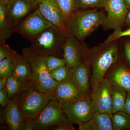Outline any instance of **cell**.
<instances>
[{
  "label": "cell",
  "mask_w": 130,
  "mask_h": 130,
  "mask_svg": "<svg viewBox=\"0 0 130 130\" xmlns=\"http://www.w3.org/2000/svg\"><path fill=\"white\" fill-rule=\"evenodd\" d=\"M87 54L83 42L68 35L63 46V58L67 66L72 68L81 64L88 59Z\"/></svg>",
  "instance_id": "obj_12"
},
{
  "label": "cell",
  "mask_w": 130,
  "mask_h": 130,
  "mask_svg": "<svg viewBox=\"0 0 130 130\" xmlns=\"http://www.w3.org/2000/svg\"><path fill=\"white\" fill-rule=\"evenodd\" d=\"M11 1L12 0H0V3L6 4Z\"/></svg>",
  "instance_id": "obj_40"
},
{
  "label": "cell",
  "mask_w": 130,
  "mask_h": 130,
  "mask_svg": "<svg viewBox=\"0 0 130 130\" xmlns=\"http://www.w3.org/2000/svg\"><path fill=\"white\" fill-rule=\"evenodd\" d=\"M53 95L61 105L74 101L86 95L71 77L58 83Z\"/></svg>",
  "instance_id": "obj_13"
},
{
  "label": "cell",
  "mask_w": 130,
  "mask_h": 130,
  "mask_svg": "<svg viewBox=\"0 0 130 130\" xmlns=\"http://www.w3.org/2000/svg\"><path fill=\"white\" fill-rule=\"evenodd\" d=\"M6 107V121L9 128L12 130H23L26 118L19 108L17 96Z\"/></svg>",
  "instance_id": "obj_15"
},
{
  "label": "cell",
  "mask_w": 130,
  "mask_h": 130,
  "mask_svg": "<svg viewBox=\"0 0 130 130\" xmlns=\"http://www.w3.org/2000/svg\"><path fill=\"white\" fill-rule=\"evenodd\" d=\"M19 54H14L0 61V77H7L11 76L14 68V62Z\"/></svg>",
  "instance_id": "obj_25"
},
{
  "label": "cell",
  "mask_w": 130,
  "mask_h": 130,
  "mask_svg": "<svg viewBox=\"0 0 130 130\" xmlns=\"http://www.w3.org/2000/svg\"><path fill=\"white\" fill-rule=\"evenodd\" d=\"M8 78L0 77V90L5 89Z\"/></svg>",
  "instance_id": "obj_37"
},
{
  "label": "cell",
  "mask_w": 130,
  "mask_h": 130,
  "mask_svg": "<svg viewBox=\"0 0 130 130\" xmlns=\"http://www.w3.org/2000/svg\"><path fill=\"white\" fill-rule=\"evenodd\" d=\"M23 130H35L32 119H26L24 125Z\"/></svg>",
  "instance_id": "obj_34"
},
{
  "label": "cell",
  "mask_w": 130,
  "mask_h": 130,
  "mask_svg": "<svg viewBox=\"0 0 130 130\" xmlns=\"http://www.w3.org/2000/svg\"><path fill=\"white\" fill-rule=\"evenodd\" d=\"M106 17L104 12L96 8L74 11L66 25L68 35L83 42L102 25Z\"/></svg>",
  "instance_id": "obj_1"
},
{
  "label": "cell",
  "mask_w": 130,
  "mask_h": 130,
  "mask_svg": "<svg viewBox=\"0 0 130 130\" xmlns=\"http://www.w3.org/2000/svg\"><path fill=\"white\" fill-rule=\"evenodd\" d=\"M126 57L127 60L130 62V42L126 43L124 46Z\"/></svg>",
  "instance_id": "obj_36"
},
{
  "label": "cell",
  "mask_w": 130,
  "mask_h": 130,
  "mask_svg": "<svg viewBox=\"0 0 130 130\" xmlns=\"http://www.w3.org/2000/svg\"><path fill=\"white\" fill-rule=\"evenodd\" d=\"M125 23L128 25L130 26V11L127 13Z\"/></svg>",
  "instance_id": "obj_38"
},
{
  "label": "cell",
  "mask_w": 130,
  "mask_h": 130,
  "mask_svg": "<svg viewBox=\"0 0 130 130\" xmlns=\"http://www.w3.org/2000/svg\"><path fill=\"white\" fill-rule=\"evenodd\" d=\"M68 36L67 32L53 25L30 41V47L40 56L54 55L63 58V46Z\"/></svg>",
  "instance_id": "obj_3"
},
{
  "label": "cell",
  "mask_w": 130,
  "mask_h": 130,
  "mask_svg": "<svg viewBox=\"0 0 130 130\" xmlns=\"http://www.w3.org/2000/svg\"><path fill=\"white\" fill-rule=\"evenodd\" d=\"M78 130H98L96 126L91 120L79 125Z\"/></svg>",
  "instance_id": "obj_32"
},
{
  "label": "cell",
  "mask_w": 130,
  "mask_h": 130,
  "mask_svg": "<svg viewBox=\"0 0 130 130\" xmlns=\"http://www.w3.org/2000/svg\"><path fill=\"white\" fill-rule=\"evenodd\" d=\"M22 55L30 65L33 88L40 92L53 94L58 82L54 79L47 68L44 57L35 53L31 47H26L21 50Z\"/></svg>",
  "instance_id": "obj_2"
},
{
  "label": "cell",
  "mask_w": 130,
  "mask_h": 130,
  "mask_svg": "<svg viewBox=\"0 0 130 130\" xmlns=\"http://www.w3.org/2000/svg\"><path fill=\"white\" fill-rule=\"evenodd\" d=\"M29 83L21 82L12 76L8 77L5 89L9 99L13 100L17 96Z\"/></svg>",
  "instance_id": "obj_22"
},
{
  "label": "cell",
  "mask_w": 130,
  "mask_h": 130,
  "mask_svg": "<svg viewBox=\"0 0 130 130\" xmlns=\"http://www.w3.org/2000/svg\"><path fill=\"white\" fill-rule=\"evenodd\" d=\"M42 15L38 8L16 26L14 32L31 41L45 29L53 25Z\"/></svg>",
  "instance_id": "obj_8"
},
{
  "label": "cell",
  "mask_w": 130,
  "mask_h": 130,
  "mask_svg": "<svg viewBox=\"0 0 130 130\" xmlns=\"http://www.w3.org/2000/svg\"><path fill=\"white\" fill-rule=\"evenodd\" d=\"M38 8L48 21L67 32L64 21L54 0H39Z\"/></svg>",
  "instance_id": "obj_14"
},
{
  "label": "cell",
  "mask_w": 130,
  "mask_h": 130,
  "mask_svg": "<svg viewBox=\"0 0 130 130\" xmlns=\"http://www.w3.org/2000/svg\"><path fill=\"white\" fill-rule=\"evenodd\" d=\"M11 101L8 97L5 89L0 90V104L2 106H7Z\"/></svg>",
  "instance_id": "obj_31"
},
{
  "label": "cell",
  "mask_w": 130,
  "mask_h": 130,
  "mask_svg": "<svg viewBox=\"0 0 130 130\" xmlns=\"http://www.w3.org/2000/svg\"><path fill=\"white\" fill-rule=\"evenodd\" d=\"M73 124L69 121L66 122L53 127L50 130H75V128Z\"/></svg>",
  "instance_id": "obj_33"
},
{
  "label": "cell",
  "mask_w": 130,
  "mask_h": 130,
  "mask_svg": "<svg viewBox=\"0 0 130 130\" xmlns=\"http://www.w3.org/2000/svg\"><path fill=\"white\" fill-rule=\"evenodd\" d=\"M44 57L46 66L49 72L57 68L66 65L64 58L54 55H49Z\"/></svg>",
  "instance_id": "obj_28"
},
{
  "label": "cell",
  "mask_w": 130,
  "mask_h": 130,
  "mask_svg": "<svg viewBox=\"0 0 130 130\" xmlns=\"http://www.w3.org/2000/svg\"><path fill=\"white\" fill-rule=\"evenodd\" d=\"M123 111L130 115V93L129 92H127V96L123 108Z\"/></svg>",
  "instance_id": "obj_35"
},
{
  "label": "cell",
  "mask_w": 130,
  "mask_h": 130,
  "mask_svg": "<svg viewBox=\"0 0 130 130\" xmlns=\"http://www.w3.org/2000/svg\"><path fill=\"white\" fill-rule=\"evenodd\" d=\"M50 74L54 79L59 83L71 77L72 68L64 65L53 70Z\"/></svg>",
  "instance_id": "obj_27"
},
{
  "label": "cell",
  "mask_w": 130,
  "mask_h": 130,
  "mask_svg": "<svg viewBox=\"0 0 130 130\" xmlns=\"http://www.w3.org/2000/svg\"><path fill=\"white\" fill-rule=\"evenodd\" d=\"M104 44L91 54L88 59L92 66L90 84L92 89L102 81L109 68L117 62L119 58L118 49L114 44Z\"/></svg>",
  "instance_id": "obj_4"
},
{
  "label": "cell",
  "mask_w": 130,
  "mask_h": 130,
  "mask_svg": "<svg viewBox=\"0 0 130 130\" xmlns=\"http://www.w3.org/2000/svg\"><path fill=\"white\" fill-rule=\"evenodd\" d=\"M104 8L107 15L101 25L103 28L122 30L128 9L123 0H106Z\"/></svg>",
  "instance_id": "obj_9"
},
{
  "label": "cell",
  "mask_w": 130,
  "mask_h": 130,
  "mask_svg": "<svg viewBox=\"0 0 130 130\" xmlns=\"http://www.w3.org/2000/svg\"><path fill=\"white\" fill-rule=\"evenodd\" d=\"M61 105L68 120L73 124L79 125L90 120L95 112L90 95Z\"/></svg>",
  "instance_id": "obj_7"
},
{
  "label": "cell",
  "mask_w": 130,
  "mask_h": 130,
  "mask_svg": "<svg viewBox=\"0 0 130 130\" xmlns=\"http://www.w3.org/2000/svg\"><path fill=\"white\" fill-rule=\"evenodd\" d=\"M127 94L124 89L112 84V114L123 111Z\"/></svg>",
  "instance_id": "obj_19"
},
{
  "label": "cell",
  "mask_w": 130,
  "mask_h": 130,
  "mask_svg": "<svg viewBox=\"0 0 130 130\" xmlns=\"http://www.w3.org/2000/svg\"><path fill=\"white\" fill-rule=\"evenodd\" d=\"M106 0H74V10L105 7Z\"/></svg>",
  "instance_id": "obj_26"
},
{
  "label": "cell",
  "mask_w": 130,
  "mask_h": 130,
  "mask_svg": "<svg viewBox=\"0 0 130 130\" xmlns=\"http://www.w3.org/2000/svg\"><path fill=\"white\" fill-rule=\"evenodd\" d=\"M39 0H12L5 4L8 22L14 29L22 20L38 8Z\"/></svg>",
  "instance_id": "obj_11"
},
{
  "label": "cell",
  "mask_w": 130,
  "mask_h": 130,
  "mask_svg": "<svg viewBox=\"0 0 130 130\" xmlns=\"http://www.w3.org/2000/svg\"><path fill=\"white\" fill-rule=\"evenodd\" d=\"M90 95L95 112L112 114V84L107 76L92 89Z\"/></svg>",
  "instance_id": "obj_10"
},
{
  "label": "cell",
  "mask_w": 130,
  "mask_h": 130,
  "mask_svg": "<svg viewBox=\"0 0 130 130\" xmlns=\"http://www.w3.org/2000/svg\"><path fill=\"white\" fill-rule=\"evenodd\" d=\"M14 32L7 19L6 5L0 3V42H6Z\"/></svg>",
  "instance_id": "obj_20"
},
{
  "label": "cell",
  "mask_w": 130,
  "mask_h": 130,
  "mask_svg": "<svg viewBox=\"0 0 130 130\" xmlns=\"http://www.w3.org/2000/svg\"><path fill=\"white\" fill-rule=\"evenodd\" d=\"M111 115L106 112H95L91 120L98 130H113Z\"/></svg>",
  "instance_id": "obj_21"
},
{
  "label": "cell",
  "mask_w": 130,
  "mask_h": 130,
  "mask_svg": "<svg viewBox=\"0 0 130 130\" xmlns=\"http://www.w3.org/2000/svg\"><path fill=\"white\" fill-rule=\"evenodd\" d=\"M90 65L88 59L81 64L72 68V77L86 95L91 93L89 79Z\"/></svg>",
  "instance_id": "obj_16"
},
{
  "label": "cell",
  "mask_w": 130,
  "mask_h": 130,
  "mask_svg": "<svg viewBox=\"0 0 130 130\" xmlns=\"http://www.w3.org/2000/svg\"><path fill=\"white\" fill-rule=\"evenodd\" d=\"M112 84L130 93V70L123 65L115 67L107 74Z\"/></svg>",
  "instance_id": "obj_17"
},
{
  "label": "cell",
  "mask_w": 130,
  "mask_h": 130,
  "mask_svg": "<svg viewBox=\"0 0 130 130\" xmlns=\"http://www.w3.org/2000/svg\"><path fill=\"white\" fill-rule=\"evenodd\" d=\"M33 120L35 130H50L69 121L63 111L62 105L55 98L50 100Z\"/></svg>",
  "instance_id": "obj_6"
},
{
  "label": "cell",
  "mask_w": 130,
  "mask_h": 130,
  "mask_svg": "<svg viewBox=\"0 0 130 130\" xmlns=\"http://www.w3.org/2000/svg\"><path fill=\"white\" fill-rule=\"evenodd\" d=\"M19 108L27 118L35 119L50 101L53 95L40 92L33 88L30 83L17 96Z\"/></svg>",
  "instance_id": "obj_5"
},
{
  "label": "cell",
  "mask_w": 130,
  "mask_h": 130,
  "mask_svg": "<svg viewBox=\"0 0 130 130\" xmlns=\"http://www.w3.org/2000/svg\"><path fill=\"white\" fill-rule=\"evenodd\" d=\"M11 76L23 83H30L32 80L30 65L22 54L16 58Z\"/></svg>",
  "instance_id": "obj_18"
},
{
  "label": "cell",
  "mask_w": 130,
  "mask_h": 130,
  "mask_svg": "<svg viewBox=\"0 0 130 130\" xmlns=\"http://www.w3.org/2000/svg\"><path fill=\"white\" fill-rule=\"evenodd\" d=\"M126 36H130V28L124 31L115 30L105 41L104 44H110L115 40Z\"/></svg>",
  "instance_id": "obj_29"
},
{
  "label": "cell",
  "mask_w": 130,
  "mask_h": 130,
  "mask_svg": "<svg viewBox=\"0 0 130 130\" xmlns=\"http://www.w3.org/2000/svg\"><path fill=\"white\" fill-rule=\"evenodd\" d=\"M128 9H130V0H123Z\"/></svg>",
  "instance_id": "obj_39"
},
{
  "label": "cell",
  "mask_w": 130,
  "mask_h": 130,
  "mask_svg": "<svg viewBox=\"0 0 130 130\" xmlns=\"http://www.w3.org/2000/svg\"><path fill=\"white\" fill-rule=\"evenodd\" d=\"M16 51L12 49L5 42H0V61L14 54Z\"/></svg>",
  "instance_id": "obj_30"
},
{
  "label": "cell",
  "mask_w": 130,
  "mask_h": 130,
  "mask_svg": "<svg viewBox=\"0 0 130 130\" xmlns=\"http://www.w3.org/2000/svg\"><path fill=\"white\" fill-rule=\"evenodd\" d=\"M62 15L66 25L74 10V0H54Z\"/></svg>",
  "instance_id": "obj_23"
},
{
  "label": "cell",
  "mask_w": 130,
  "mask_h": 130,
  "mask_svg": "<svg viewBox=\"0 0 130 130\" xmlns=\"http://www.w3.org/2000/svg\"><path fill=\"white\" fill-rule=\"evenodd\" d=\"M113 130L130 128V115L123 111L116 112L111 115Z\"/></svg>",
  "instance_id": "obj_24"
}]
</instances>
